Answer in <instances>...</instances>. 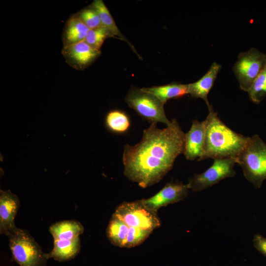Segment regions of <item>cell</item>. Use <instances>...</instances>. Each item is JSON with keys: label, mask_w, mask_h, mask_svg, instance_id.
Listing matches in <instances>:
<instances>
[{"label": "cell", "mask_w": 266, "mask_h": 266, "mask_svg": "<svg viewBox=\"0 0 266 266\" xmlns=\"http://www.w3.org/2000/svg\"><path fill=\"white\" fill-rule=\"evenodd\" d=\"M185 135L175 119L164 129L151 124L143 130L139 142L124 145V175L143 188L158 183L172 169L176 158L183 153Z\"/></svg>", "instance_id": "obj_1"}, {"label": "cell", "mask_w": 266, "mask_h": 266, "mask_svg": "<svg viewBox=\"0 0 266 266\" xmlns=\"http://www.w3.org/2000/svg\"><path fill=\"white\" fill-rule=\"evenodd\" d=\"M205 120V137L201 161L207 158H235L248 144L250 137L238 133L226 126L210 105Z\"/></svg>", "instance_id": "obj_2"}, {"label": "cell", "mask_w": 266, "mask_h": 266, "mask_svg": "<svg viewBox=\"0 0 266 266\" xmlns=\"http://www.w3.org/2000/svg\"><path fill=\"white\" fill-rule=\"evenodd\" d=\"M237 164L241 166L245 178L255 188H260L266 179V143L258 135L250 137L237 157Z\"/></svg>", "instance_id": "obj_3"}, {"label": "cell", "mask_w": 266, "mask_h": 266, "mask_svg": "<svg viewBox=\"0 0 266 266\" xmlns=\"http://www.w3.org/2000/svg\"><path fill=\"white\" fill-rule=\"evenodd\" d=\"M7 236L12 257L20 266H46L47 253L27 231L17 228Z\"/></svg>", "instance_id": "obj_4"}, {"label": "cell", "mask_w": 266, "mask_h": 266, "mask_svg": "<svg viewBox=\"0 0 266 266\" xmlns=\"http://www.w3.org/2000/svg\"><path fill=\"white\" fill-rule=\"evenodd\" d=\"M125 100L140 116L151 124L162 123L166 126L171 124L165 114V104L153 95L133 87L129 90Z\"/></svg>", "instance_id": "obj_5"}, {"label": "cell", "mask_w": 266, "mask_h": 266, "mask_svg": "<svg viewBox=\"0 0 266 266\" xmlns=\"http://www.w3.org/2000/svg\"><path fill=\"white\" fill-rule=\"evenodd\" d=\"M113 215L130 227L152 232L161 225L157 212L148 208L140 200L122 202L117 207Z\"/></svg>", "instance_id": "obj_6"}, {"label": "cell", "mask_w": 266, "mask_h": 266, "mask_svg": "<svg viewBox=\"0 0 266 266\" xmlns=\"http://www.w3.org/2000/svg\"><path fill=\"white\" fill-rule=\"evenodd\" d=\"M266 64V54L252 47L240 52L233 67L241 90L248 92Z\"/></svg>", "instance_id": "obj_7"}, {"label": "cell", "mask_w": 266, "mask_h": 266, "mask_svg": "<svg viewBox=\"0 0 266 266\" xmlns=\"http://www.w3.org/2000/svg\"><path fill=\"white\" fill-rule=\"evenodd\" d=\"M237 159H214L213 164L205 171L195 174L188 184L193 192H199L210 187L226 178L234 176V166Z\"/></svg>", "instance_id": "obj_8"}, {"label": "cell", "mask_w": 266, "mask_h": 266, "mask_svg": "<svg viewBox=\"0 0 266 266\" xmlns=\"http://www.w3.org/2000/svg\"><path fill=\"white\" fill-rule=\"evenodd\" d=\"M189 189L188 183L170 182L154 196L140 200L148 208L157 212L163 206L183 200Z\"/></svg>", "instance_id": "obj_9"}, {"label": "cell", "mask_w": 266, "mask_h": 266, "mask_svg": "<svg viewBox=\"0 0 266 266\" xmlns=\"http://www.w3.org/2000/svg\"><path fill=\"white\" fill-rule=\"evenodd\" d=\"M62 53L69 66L76 69L82 70L91 65L101 52L92 47L84 40L64 46Z\"/></svg>", "instance_id": "obj_10"}, {"label": "cell", "mask_w": 266, "mask_h": 266, "mask_svg": "<svg viewBox=\"0 0 266 266\" xmlns=\"http://www.w3.org/2000/svg\"><path fill=\"white\" fill-rule=\"evenodd\" d=\"M205 120H193L185 133L183 154L187 160L200 161L203 154L205 137Z\"/></svg>", "instance_id": "obj_11"}, {"label": "cell", "mask_w": 266, "mask_h": 266, "mask_svg": "<svg viewBox=\"0 0 266 266\" xmlns=\"http://www.w3.org/2000/svg\"><path fill=\"white\" fill-rule=\"evenodd\" d=\"M20 206L18 197L10 190L0 191V233L9 235L17 227L15 218Z\"/></svg>", "instance_id": "obj_12"}, {"label": "cell", "mask_w": 266, "mask_h": 266, "mask_svg": "<svg viewBox=\"0 0 266 266\" xmlns=\"http://www.w3.org/2000/svg\"><path fill=\"white\" fill-rule=\"evenodd\" d=\"M221 65L214 62L208 71L199 80L188 84V94L194 98L202 99L207 107L210 104L208 100V95L212 89L217 75L221 69Z\"/></svg>", "instance_id": "obj_13"}, {"label": "cell", "mask_w": 266, "mask_h": 266, "mask_svg": "<svg viewBox=\"0 0 266 266\" xmlns=\"http://www.w3.org/2000/svg\"><path fill=\"white\" fill-rule=\"evenodd\" d=\"M80 248L79 238L73 240H54L53 248L47 253L48 257L59 262L69 261L77 255Z\"/></svg>", "instance_id": "obj_14"}, {"label": "cell", "mask_w": 266, "mask_h": 266, "mask_svg": "<svg viewBox=\"0 0 266 266\" xmlns=\"http://www.w3.org/2000/svg\"><path fill=\"white\" fill-rule=\"evenodd\" d=\"M49 230L54 240H73L79 238L84 232V227L78 221L65 220L53 224Z\"/></svg>", "instance_id": "obj_15"}, {"label": "cell", "mask_w": 266, "mask_h": 266, "mask_svg": "<svg viewBox=\"0 0 266 266\" xmlns=\"http://www.w3.org/2000/svg\"><path fill=\"white\" fill-rule=\"evenodd\" d=\"M89 28L77 16L67 22L63 34L64 46L84 41Z\"/></svg>", "instance_id": "obj_16"}, {"label": "cell", "mask_w": 266, "mask_h": 266, "mask_svg": "<svg viewBox=\"0 0 266 266\" xmlns=\"http://www.w3.org/2000/svg\"><path fill=\"white\" fill-rule=\"evenodd\" d=\"M141 89L144 92L153 95L164 104L168 100L180 98L188 94V84L177 83Z\"/></svg>", "instance_id": "obj_17"}, {"label": "cell", "mask_w": 266, "mask_h": 266, "mask_svg": "<svg viewBox=\"0 0 266 266\" xmlns=\"http://www.w3.org/2000/svg\"><path fill=\"white\" fill-rule=\"evenodd\" d=\"M90 6L94 8L98 12L101 21V26L107 31L109 37L118 38L128 42L135 51L133 46L122 34L103 1L102 0H95Z\"/></svg>", "instance_id": "obj_18"}, {"label": "cell", "mask_w": 266, "mask_h": 266, "mask_svg": "<svg viewBox=\"0 0 266 266\" xmlns=\"http://www.w3.org/2000/svg\"><path fill=\"white\" fill-rule=\"evenodd\" d=\"M130 227L112 215L106 229V235L110 242L116 246L125 247Z\"/></svg>", "instance_id": "obj_19"}, {"label": "cell", "mask_w": 266, "mask_h": 266, "mask_svg": "<svg viewBox=\"0 0 266 266\" xmlns=\"http://www.w3.org/2000/svg\"><path fill=\"white\" fill-rule=\"evenodd\" d=\"M105 124L111 132L121 134L128 131L131 126V121L125 112L119 110H113L107 114Z\"/></svg>", "instance_id": "obj_20"}, {"label": "cell", "mask_w": 266, "mask_h": 266, "mask_svg": "<svg viewBox=\"0 0 266 266\" xmlns=\"http://www.w3.org/2000/svg\"><path fill=\"white\" fill-rule=\"evenodd\" d=\"M249 99L255 104L266 97V64L247 92Z\"/></svg>", "instance_id": "obj_21"}, {"label": "cell", "mask_w": 266, "mask_h": 266, "mask_svg": "<svg viewBox=\"0 0 266 266\" xmlns=\"http://www.w3.org/2000/svg\"><path fill=\"white\" fill-rule=\"evenodd\" d=\"M109 37L107 31L103 27L90 29L85 41L93 48L100 50L105 39Z\"/></svg>", "instance_id": "obj_22"}, {"label": "cell", "mask_w": 266, "mask_h": 266, "mask_svg": "<svg viewBox=\"0 0 266 266\" xmlns=\"http://www.w3.org/2000/svg\"><path fill=\"white\" fill-rule=\"evenodd\" d=\"M152 233L149 231L130 227L124 248H129L141 244Z\"/></svg>", "instance_id": "obj_23"}, {"label": "cell", "mask_w": 266, "mask_h": 266, "mask_svg": "<svg viewBox=\"0 0 266 266\" xmlns=\"http://www.w3.org/2000/svg\"><path fill=\"white\" fill-rule=\"evenodd\" d=\"M76 16L79 18L89 29H96L102 26L98 12L91 6L81 10Z\"/></svg>", "instance_id": "obj_24"}, {"label": "cell", "mask_w": 266, "mask_h": 266, "mask_svg": "<svg viewBox=\"0 0 266 266\" xmlns=\"http://www.w3.org/2000/svg\"><path fill=\"white\" fill-rule=\"evenodd\" d=\"M253 243L255 248L266 257V238L260 234H256L253 237Z\"/></svg>", "instance_id": "obj_25"}]
</instances>
